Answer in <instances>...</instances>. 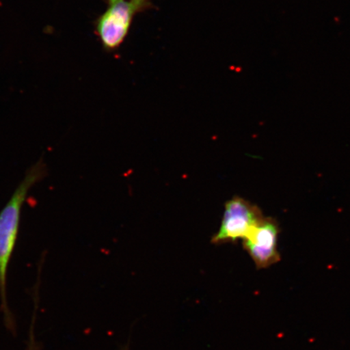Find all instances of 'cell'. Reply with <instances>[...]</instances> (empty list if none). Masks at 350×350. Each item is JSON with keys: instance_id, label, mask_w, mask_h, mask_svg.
I'll list each match as a JSON object with an SVG mask.
<instances>
[{"instance_id": "2", "label": "cell", "mask_w": 350, "mask_h": 350, "mask_svg": "<svg viewBox=\"0 0 350 350\" xmlns=\"http://www.w3.org/2000/svg\"><path fill=\"white\" fill-rule=\"evenodd\" d=\"M107 10L96 24L104 49L113 51L121 46L130 31L135 16L150 10L152 0H107Z\"/></svg>"}, {"instance_id": "4", "label": "cell", "mask_w": 350, "mask_h": 350, "mask_svg": "<svg viewBox=\"0 0 350 350\" xmlns=\"http://www.w3.org/2000/svg\"><path fill=\"white\" fill-rule=\"evenodd\" d=\"M281 232L275 219L265 217L243 239V246L258 269L269 268L281 260L278 250Z\"/></svg>"}, {"instance_id": "6", "label": "cell", "mask_w": 350, "mask_h": 350, "mask_svg": "<svg viewBox=\"0 0 350 350\" xmlns=\"http://www.w3.org/2000/svg\"><path fill=\"white\" fill-rule=\"evenodd\" d=\"M122 350H129V347H125L124 349H122Z\"/></svg>"}, {"instance_id": "1", "label": "cell", "mask_w": 350, "mask_h": 350, "mask_svg": "<svg viewBox=\"0 0 350 350\" xmlns=\"http://www.w3.org/2000/svg\"><path fill=\"white\" fill-rule=\"evenodd\" d=\"M47 169L42 159L26 172L25 176L0 211V312L4 325L12 335L16 334V323L8 300V267L18 238L21 213L30 188L46 176Z\"/></svg>"}, {"instance_id": "3", "label": "cell", "mask_w": 350, "mask_h": 350, "mask_svg": "<svg viewBox=\"0 0 350 350\" xmlns=\"http://www.w3.org/2000/svg\"><path fill=\"white\" fill-rule=\"evenodd\" d=\"M261 209L239 196H234L225 204L220 229L213 236L214 245L236 243L243 239L264 218Z\"/></svg>"}, {"instance_id": "5", "label": "cell", "mask_w": 350, "mask_h": 350, "mask_svg": "<svg viewBox=\"0 0 350 350\" xmlns=\"http://www.w3.org/2000/svg\"><path fill=\"white\" fill-rule=\"evenodd\" d=\"M27 350H38V347L36 342V340H35L34 336V323H31V327H30L29 330V339L28 341V348Z\"/></svg>"}]
</instances>
